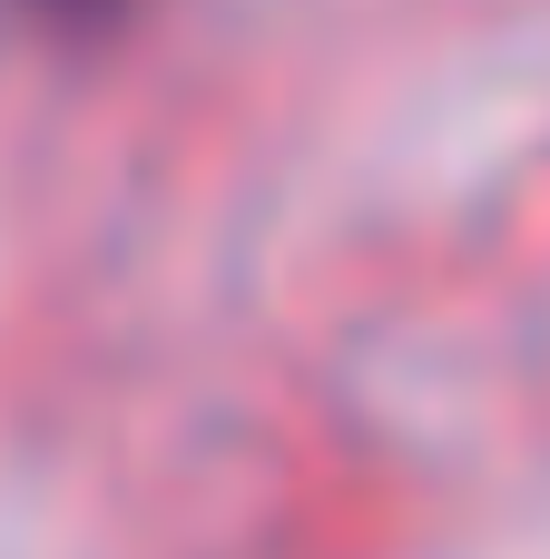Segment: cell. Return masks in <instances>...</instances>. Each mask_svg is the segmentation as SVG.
Returning <instances> with one entry per match:
<instances>
[{
    "instance_id": "6da1fadb",
    "label": "cell",
    "mask_w": 550,
    "mask_h": 559,
    "mask_svg": "<svg viewBox=\"0 0 550 559\" xmlns=\"http://www.w3.org/2000/svg\"><path fill=\"white\" fill-rule=\"evenodd\" d=\"M30 29H49V39H98V29H118L138 0H10Z\"/></svg>"
}]
</instances>
